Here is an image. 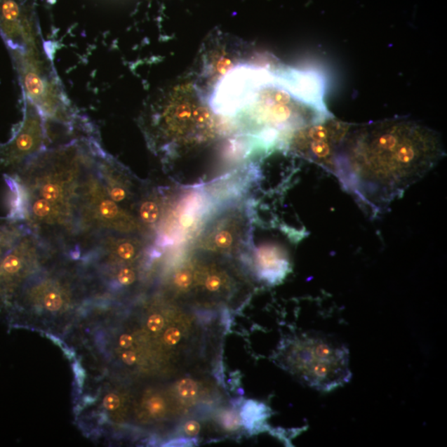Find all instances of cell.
Wrapping results in <instances>:
<instances>
[{
	"instance_id": "1",
	"label": "cell",
	"mask_w": 447,
	"mask_h": 447,
	"mask_svg": "<svg viewBox=\"0 0 447 447\" xmlns=\"http://www.w3.org/2000/svg\"><path fill=\"white\" fill-rule=\"evenodd\" d=\"M443 156L440 137L421 124L404 119L352 124L336 150L335 175L376 216Z\"/></svg>"
},
{
	"instance_id": "2",
	"label": "cell",
	"mask_w": 447,
	"mask_h": 447,
	"mask_svg": "<svg viewBox=\"0 0 447 447\" xmlns=\"http://www.w3.org/2000/svg\"><path fill=\"white\" fill-rule=\"evenodd\" d=\"M99 138H79L48 147L6 178L11 213L59 255L82 256L81 192Z\"/></svg>"
},
{
	"instance_id": "3",
	"label": "cell",
	"mask_w": 447,
	"mask_h": 447,
	"mask_svg": "<svg viewBox=\"0 0 447 447\" xmlns=\"http://www.w3.org/2000/svg\"><path fill=\"white\" fill-rule=\"evenodd\" d=\"M140 126L152 153L167 164L218 140L224 118L197 94L192 81L166 90L142 112Z\"/></svg>"
},
{
	"instance_id": "4",
	"label": "cell",
	"mask_w": 447,
	"mask_h": 447,
	"mask_svg": "<svg viewBox=\"0 0 447 447\" xmlns=\"http://www.w3.org/2000/svg\"><path fill=\"white\" fill-rule=\"evenodd\" d=\"M91 298L81 261L58 256L27 283L7 319L12 325L61 333L76 323Z\"/></svg>"
},
{
	"instance_id": "5",
	"label": "cell",
	"mask_w": 447,
	"mask_h": 447,
	"mask_svg": "<svg viewBox=\"0 0 447 447\" xmlns=\"http://www.w3.org/2000/svg\"><path fill=\"white\" fill-rule=\"evenodd\" d=\"M238 260L196 252L175 267L164 289L170 297L196 309L224 312L251 290Z\"/></svg>"
},
{
	"instance_id": "6",
	"label": "cell",
	"mask_w": 447,
	"mask_h": 447,
	"mask_svg": "<svg viewBox=\"0 0 447 447\" xmlns=\"http://www.w3.org/2000/svg\"><path fill=\"white\" fill-rule=\"evenodd\" d=\"M276 359L286 371L318 391H333L352 380L348 349L318 334L284 339Z\"/></svg>"
},
{
	"instance_id": "7",
	"label": "cell",
	"mask_w": 447,
	"mask_h": 447,
	"mask_svg": "<svg viewBox=\"0 0 447 447\" xmlns=\"http://www.w3.org/2000/svg\"><path fill=\"white\" fill-rule=\"evenodd\" d=\"M80 216L82 255L92 239L100 233L115 232L152 236V234L142 227L131 211L110 199L95 173V158L87 167L83 177Z\"/></svg>"
},
{
	"instance_id": "8",
	"label": "cell",
	"mask_w": 447,
	"mask_h": 447,
	"mask_svg": "<svg viewBox=\"0 0 447 447\" xmlns=\"http://www.w3.org/2000/svg\"><path fill=\"white\" fill-rule=\"evenodd\" d=\"M252 211L241 201L230 202L211 214L194 243L196 252L241 260L252 246Z\"/></svg>"
},
{
	"instance_id": "9",
	"label": "cell",
	"mask_w": 447,
	"mask_h": 447,
	"mask_svg": "<svg viewBox=\"0 0 447 447\" xmlns=\"http://www.w3.org/2000/svg\"><path fill=\"white\" fill-rule=\"evenodd\" d=\"M259 53L246 41L220 30L206 36L198 55L191 81L200 98L208 104L212 91L225 74L246 62L258 61Z\"/></svg>"
},
{
	"instance_id": "10",
	"label": "cell",
	"mask_w": 447,
	"mask_h": 447,
	"mask_svg": "<svg viewBox=\"0 0 447 447\" xmlns=\"http://www.w3.org/2000/svg\"><path fill=\"white\" fill-rule=\"evenodd\" d=\"M27 230L0 261V316L7 318L30 279L60 256Z\"/></svg>"
},
{
	"instance_id": "11",
	"label": "cell",
	"mask_w": 447,
	"mask_h": 447,
	"mask_svg": "<svg viewBox=\"0 0 447 447\" xmlns=\"http://www.w3.org/2000/svg\"><path fill=\"white\" fill-rule=\"evenodd\" d=\"M352 124L333 116L295 131L286 141L283 149L321 166L335 175L336 150Z\"/></svg>"
},
{
	"instance_id": "12",
	"label": "cell",
	"mask_w": 447,
	"mask_h": 447,
	"mask_svg": "<svg viewBox=\"0 0 447 447\" xmlns=\"http://www.w3.org/2000/svg\"><path fill=\"white\" fill-rule=\"evenodd\" d=\"M24 119L15 135L6 144L0 145V174L15 173L50 142L45 118L31 100L25 96Z\"/></svg>"
},
{
	"instance_id": "13",
	"label": "cell",
	"mask_w": 447,
	"mask_h": 447,
	"mask_svg": "<svg viewBox=\"0 0 447 447\" xmlns=\"http://www.w3.org/2000/svg\"><path fill=\"white\" fill-rule=\"evenodd\" d=\"M149 236L135 234L103 232L92 239L81 261L88 269L140 264L152 257Z\"/></svg>"
},
{
	"instance_id": "14",
	"label": "cell",
	"mask_w": 447,
	"mask_h": 447,
	"mask_svg": "<svg viewBox=\"0 0 447 447\" xmlns=\"http://www.w3.org/2000/svg\"><path fill=\"white\" fill-rule=\"evenodd\" d=\"M0 32L16 52L44 48L34 0H0Z\"/></svg>"
},
{
	"instance_id": "15",
	"label": "cell",
	"mask_w": 447,
	"mask_h": 447,
	"mask_svg": "<svg viewBox=\"0 0 447 447\" xmlns=\"http://www.w3.org/2000/svg\"><path fill=\"white\" fill-rule=\"evenodd\" d=\"M95 169L110 199L133 214L147 182L138 178L126 166L106 153L101 145L95 152Z\"/></svg>"
},
{
	"instance_id": "16",
	"label": "cell",
	"mask_w": 447,
	"mask_h": 447,
	"mask_svg": "<svg viewBox=\"0 0 447 447\" xmlns=\"http://www.w3.org/2000/svg\"><path fill=\"white\" fill-rule=\"evenodd\" d=\"M241 262L258 280L270 286L282 283L292 270L287 248L275 241L262 242L257 246L253 243Z\"/></svg>"
},
{
	"instance_id": "17",
	"label": "cell",
	"mask_w": 447,
	"mask_h": 447,
	"mask_svg": "<svg viewBox=\"0 0 447 447\" xmlns=\"http://www.w3.org/2000/svg\"><path fill=\"white\" fill-rule=\"evenodd\" d=\"M167 207L168 199L165 192L160 187L147 183L138 198L133 215L142 227L153 234L162 225Z\"/></svg>"
},
{
	"instance_id": "18",
	"label": "cell",
	"mask_w": 447,
	"mask_h": 447,
	"mask_svg": "<svg viewBox=\"0 0 447 447\" xmlns=\"http://www.w3.org/2000/svg\"><path fill=\"white\" fill-rule=\"evenodd\" d=\"M27 230L26 225L20 220L11 216L0 218V261Z\"/></svg>"
},
{
	"instance_id": "19",
	"label": "cell",
	"mask_w": 447,
	"mask_h": 447,
	"mask_svg": "<svg viewBox=\"0 0 447 447\" xmlns=\"http://www.w3.org/2000/svg\"><path fill=\"white\" fill-rule=\"evenodd\" d=\"M241 413L243 425L248 429H253L257 425H264L265 419L269 416V409L264 403L248 401Z\"/></svg>"
},
{
	"instance_id": "20",
	"label": "cell",
	"mask_w": 447,
	"mask_h": 447,
	"mask_svg": "<svg viewBox=\"0 0 447 447\" xmlns=\"http://www.w3.org/2000/svg\"><path fill=\"white\" fill-rule=\"evenodd\" d=\"M218 424L222 426L225 432H236L243 425L241 418L239 417L237 411L228 409L223 410L219 414Z\"/></svg>"
},
{
	"instance_id": "21",
	"label": "cell",
	"mask_w": 447,
	"mask_h": 447,
	"mask_svg": "<svg viewBox=\"0 0 447 447\" xmlns=\"http://www.w3.org/2000/svg\"><path fill=\"white\" fill-rule=\"evenodd\" d=\"M202 427L200 422L195 419H190L183 423L182 432L187 439H196L200 436Z\"/></svg>"
}]
</instances>
